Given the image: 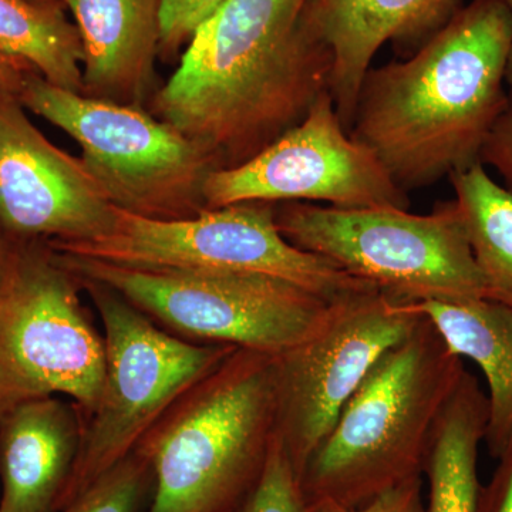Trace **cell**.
Returning <instances> with one entry per match:
<instances>
[{
	"label": "cell",
	"mask_w": 512,
	"mask_h": 512,
	"mask_svg": "<svg viewBox=\"0 0 512 512\" xmlns=\"http://www.w3.org/2000/svg\"><path fill=\"white\" fill-rule=\"evenodd\" d=\"M30 73H36L28 64L0 53V101L18 97Z\"/></svg>",
	"instance_id": "obj_27"
},
{
	"label": "cell",
	"mask_w": 512,
	"mask_h": 512,
	"mask_svg": "<svg viewBox=\"0 0 512 512\" xmlns=\"http://www.w3.org/2000/svg\"><path fill=\"white\" fill-rule=\"evenodd\" d=\"M485 298L512 311V194L477 163L451 174Z\"/></svg>",
	"instance_id": "obj_20"
},
{
	"label": "cell",
	"mask_w": 512,
	"mask_h": 512,
	"mask_svg": "<svg viewBox=\"0 0 512 512\" xmlns=\"http://www.w3.org/2000/svg\"><path fill=\"white\" fill-rule=\"evenodd\" d=\"M153 471L137 453L128 454L97 478L62 512H138L153 491Z\"/></svg>",
	"instance_id": "obj_21"
},
{
	"label": "cell",
	"mask_w": 512,
	"mask_h": 512,
	"mask_svg": "<svg viewBox=\"0 0 512 512\" xmlns=\"http://www.w3.org/2000/svg\"><path fill=\"white\" fill-rule=\"evenodd\" d=\"M423 477L412 478L397 485L362 507L345 508L329 501L306 504V512H426Z\"/></svg>",
	"instance_id": "obj_24"
},
{
	"label": "cell",
	"mask_w": 512,
	"mask_h": 512,
	"mask_svg": "<svg viewBox=\"0 0 512 512\" xmlns=\"http://www.w3.org/2000/svg\"><path fill=\"white\" fill-rule=\"evenodd\" d=\"M84 49V96L147 109L156 89L161 0H62Z\"/></svg>",
	"instance_id": "obj_15"
},
{
	"label": "cell",
	"mask_w": 512,
	"mask_h": 512,
	"mask_svg": "<svg viewBox=\"0 0 512 512\" xmlns=\"http://www.w3.org/2000/svg\"><path fill=\"white\" fill-rule=\"evenodd\" d=\"M497 461L490 483L481 485L477 512H512V436Z\"/></svg>",
	"instance_id": "obj_26"
},
{
	"label": "cell",
	"mask_w": 512,
	"mask_h": 512,
	"mask_svg": "<svg viewBox=\"0 0 512 512\" xmlns=\"http://www.w3.org/2000/svg\"><path fill=\"white\" fill-rule=\"evenodd\" d=\"M436 326L450 349L470 359L487 383L484 443L497 460L512 436V311L490 299L410 302Z\"/></svg>",
	"instance_id": "obj_17"
},
{
	"label": "cell",
	"mask_w": 512,
	"mask_h": 512,
	"mask_svg": "<svg viewBox=\"0 0 512 512\" xmlns=\"http://www.w3.org/2000/svg\"><path fill=\"white\" fill-rule=\"evenodd\" d=\"M0 53L28 64L53 86L84 92L82 36L62 0H0Z\"/></svg>",
	"instance_id": "obj_19"
},
{
	"label": "cell",
	"mask_w": 512,
	"mask_h": 512,
	"mask_svg": "<svg viewBox=\"0 0 512 512\" xmlns=\"http://www.w3.org/2000/svg\"><path fill=\"white\" fill-rule=\"evenodd\" d=\"M79 279L103 323L106 372L99 402L83 419L79 453L60 497L59 512L133 453L181 394L238 349L173 335L113 289Z\"/></svg>",
	"instance_id": "obj_9"
},
{
	"label": "cell",
	"mask_w": 512,
	"mask_h": 512,
	"mask_svg": "<svg viewBox=\"0 0 512 512\" xmlns=\"http://www.w3.org/2000/svg\"><path fill=\"white\" fill-rule=\"evenodd\" d=\"M57 254L73 274L113 289L161 328L208 345L281 355L322 329L338 303L275 276L148 271Z\"/></svg>",
	"instance_id": "obj_8"
},
{
	"label": "cell",
	"mask_w": 512,
	"mask_h": 512,
	"mask_svg": "<svg viewBox=\"0 0 512 512\" xmlns=\"http://www.w3.org/2000/svg\"><path fill=\"white\" fill-rule=\"evenodd\" d=\"M9 255V242L0 234V276H2L3 269H5L6 261Z\"/></svg>",
	"instance_id": "obj_28"
},
{
	"label": "cell",
	"mask_w": 512,
	"mask_h": 512,
	"mask_svg": "<svg viewBox=\"0 0 512 512\" xmlns=\"http://www.w3.org/2000/svg\"><path fill=\"white\" fill-rule=\"evenodd\" d=\"M47 244L62 254L148 271L275 276L333 303L376 289L328 259L292 245L276 225L275 205L262 202L174 221L150 220L116 207V224L106 237Z\"/></svg>",
	"instance_id": "obj_10"
},
{
	"label": "cell",
	"mask_w": 512,
	"mask_h": 512,
	"mask_svg": "<svg viewBox=\"0 0 512 512\" xmlns=\"http://www.w3.org/2000/svg\"><path fill=\"white\" fill-rule=\"evenodd\" d=\"M461 8L463 0H309L303 22L328 52V90L348 133L376 53L386 43L416 52Z\"/></svg>",
	"instance_id": "obj_14"
},
{
	"label": "cell",
	"mask_w": 512,
	"mask_h": 512,
	"mask_svg": "<svg viewBox=\"0 0 512 512\" xmlns=\"http://www.w3.org/2000/svg\"><path fill=\"white\" fill-rule=\"evenodd\" d=\"M82 291L79 276L47 242H9L0 276V416L50 396L72 399L82 420L93 412L106 346Z\"/></svg>",
	"instance_id": "obj_7"
},
{
	"label": "cell",
	"mask_w": 512,
	"mask_h": 512,
	"mask_svg": "<svg viewBox=\"0 0 512 512\" xmlns=\"http://www.w3.org/2000/svg\"><path fill=\"white\" fill-rule=\"evenodd\" d=\"M480 163L493 168L504 181L505 190L512 194V94L507 109L485 141Z\"/></svg>",
	"instance_id": "obj_25"
},
{
	"label": "cell",
	"mask_w": 512,
	"mask_h": 512,
	"mask_svg": "<svg viewBox=\"0 0 512 512\" xmlns=\"http://www.w3.org/2000/svg\"><path fill=\"white\" fill-rule=\"evenodd\" d=\"M309 0H227L148 103L222 168L261 153L328 90L330 57L303 22Z\"/></svg>",
	"instance_id": "obj_2"
},
{
	"label": "cell",
	"mask_w": 512,
	"mask_h": 512,
	"mask_svg": "<svg viewBox=\"0 0 512 512\" xmlns=\"http://www.w3.org/2000/svg\"><path fill=\"white\" fill-rule=\"evenodd\" d=\"M30 2H47V0H30Z\"/></svg>",
	"instance_id": "obj_30"
},
{
	"label": "cell",
	"mask_w": 512,
	"mask_h": 512,
	"mask_svg": "<svg viewBox=\"0 0 512 512\" xmlns=\"http://www.w3.org/2000/svg\"><path fill=\"white\" fill-rule=\"evenodd\" d=\"M208 210L262 202H326L328 207L402 208L409 198L372 151L343 127L329 90L298 124L245 163L214 171L204 187Z\"/></svg>",
	"instance_id": "obj_12"
},
{
	"label": "cell",
	"mask_w": 512,
	"mask_h": 512,
	"mask_svg": "<svg viewBox=\"0 0 512 512\" xmlns=\"http://www.w3.org/2000/svg\"><path fill=\"white\" fill-rule=\"evenodd\" d=\"M380 289L336 303L326 325L275 356V434L298 477L367 373L420 319Z\"/></svg>",
	"instance_id": "obj_11"
},
{
	"label": "cell",
	"mask_w": 512,
	"mask_h": 512,
	"mask_svg": "<svg viewBox=\"0 0 512 512\" xmlns=\"http://www.w3.org/2000/svg\"><path fill=\"white\" fill-rule=\"evenodd\" d=\"M464 372L463 359L421 315L377 360L309 458L299 477L305 504L362 507L423 477L431 433Z\"/></svg>",
	"instance_id": "obj_3"
},
{
	"label": "cell",
	"mask_w": 512,
	"mask_h": 512,
	"mask_svg": "<svg viewBox=\"0 0 512 512\" xmlns=\"http://www.w3.org/2000/svg\"><path fill=\"white\" fill-rule=\"evenodd\" d=\"M237 512H306L301 481L276 434L261 476Z\"/></svg>",
	"instance_id": "obj_22"
},
{
	"label": "cell",
	"mask_w": 512,
	"mask_h": 512,
	"mask_svg": "<svg viewBox=\"0 0 512 512\" xmlns=\"http://www.w3.org/2000/svg\"><path fill=\"white\" fill-rule=\"evenodd\" d=\"M26 111L18 97L0 101V234L12 244L106 237L116 224L106 191Z\"/></svg>",
	"instance_id": "obj_13"
},
{
	"label": "cell",
	"mask_w": 512,
	"mask_h": 512,
	"mask_svg": "<svg viewBox=\"0 0 512 512\" xmlns=\"http://www.w3.org/2000/svg\"><path fill=\"white\" fill-rule=\"evenodd\" d=\"M279 231L292 245L339 266L404 302L485 298L483 276L456 200L429 215L402 208L275 205Z\"/></svg>",
	"instance_id": "obj_5"
},
{
	"label": "cell",
	"mask_w": 512,
	"mask_h": 512,
	"mask_svg": "<svg viewBox=\"0 0 512 512\" xmlns=\"http://www.w3.org/2000/svg\"><path fill=\"white\" fill-rule=\"evenodd\" d=\"M504 5L507 6V9L510 10L511 18H512V0H503ZM505 80H507L508 86L512 90V45L510 50V56H508L507 63V74H505Z\"/></svg>",
	"instance_id": "obj_29"
},
{
	"label": "cell",
	"mask_w": 512,
	"mask_h": 512,
	"mask_svg": "<svg viewBox=\"0 0 512 512\" xmlns=\"http://www.w3.org/2000/svg\"><path fill=\"white\" fill-rule=\"evenodd\" d=\"M487 417V394L466 370L431 433L423 467L426 512H477L478 451Z\"/></svg>",
	"instance_id": "obj_18"
},
{
	"label": "cell",
	"mask_w": 512,
	"mask_h": 512,
	"mask_svg": "<svg viewBox=\"0 0 512 512\" xmlns=\"http://www.w3.org/2000/svg\"><path fill=\"white\" fill-rule=\"evenodd\" d=\"M511 45L503 0H471L409 59L370 67L350 136L404 192L480 163L510 101Z\"/></svg>",
	"instance_id": "obj_1"
},
{
	"label": "cell",
	"mask_w": 512,
	"mask_h": 512,
	"mask_svg": "<svg viewBox=\"0 0 512 512\" xmlns=\"http://www.w3.org/2000/svg\"><path fill=\"white\" fill-rule=\"evenodd\" d=\"M19 101L82 148V160L114 207L150 220L208 210L204 187L220 161L148 109L67 92L30 73Z\"/></svg>",
	"instance_id": "obj_6"
},
{
	"label": "cell",
	"mask_w": 512,
	"mask_h": 512,
	"mask_svg": "<svg viewBox=\"0 0 512 512\" xmlns=\"http://www.w3.org/2000/svg\"><path fill=\"white\" fill-rule=\"evenodd\" d=\"M83 420L73 402L40 397L0 416V512H59Z\"/></svg>",
	"instance_id": "obj_16"
},
{
	"label": "cell",
	"mask_w": 512,
	"mask_h": 512,
	"mask_svg": "<svg viewBox=\"0 0 512 512\" xmlns=\"http://www.w3.org/2000/svg\"><path fill=\"white\" fill-rule=\"evenodd\" d=\"M275 356L237 349L138 441L153 471L147 512H237L275 437Z\"/></svg>",
	"instance_id": "obj_4"
},
{
	"label": "cell",
	"mask_w": 512,
	"mask_h": 512,
	"mask_svg": "<svg viewBox=\"0 0 512 512\" xmlns=\"http://www.w3.org/2000/svg\"><path fill=\"white\" fill-rule=\"evenodd\" d=\"M227 0H161L160 56L173 59Z\"/></svg>",
	"instance_id": "obj_23"
}]
</instances>
